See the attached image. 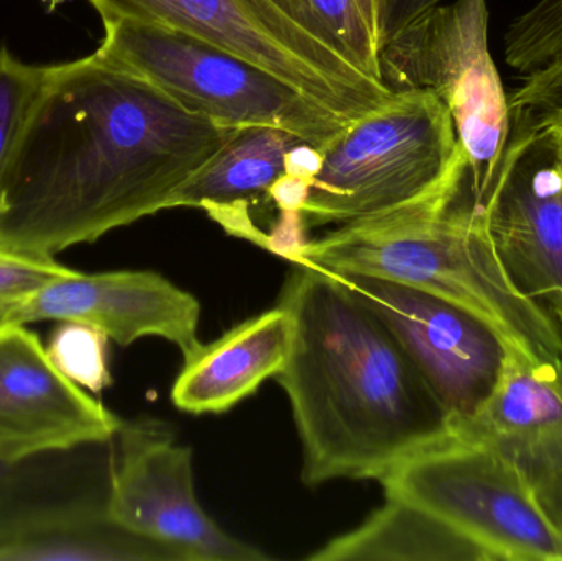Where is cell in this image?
Returning <instances> with one entry per match:
<instances>
[{
  "label": "cell",
  "mask_w": 562,
  "mask_h": 561,
  "mask_svg": "<svg viewBox=\"0 0 562 561\" xmlns=\"http://www.w3.org/2000/svg\"><path fill=\"white\" fill-rule=\"evenodd\" d=\"M236 128L98 52L48 65L0 184V253L53 259L168 210Z\"/></svg>",
  "instance_id": "1"
},
{
  "label": "cell",
  "mask_w": 562,
  "mask_h": 561,
  "mask_svg": "<svg viewBox=\"0 0 562 561\" xmlns=\"http://www.w3.org/2000/svg\"><path fill=\"white\" fill-rule=\"evenodd\" d=\"M291 319L286 392L301 480H382L448 434V414L382 318L333 272L293 262L279 303Z\"/></svg>",
  "instance_id": "2"
},
{
  "label": "cell",
  "mask_w": 562,
  "mask_h": 561,
  "mask_svg": "<svg viewBox=\"0 0 562 561\" xmlns=\"http://www.w3.org/2000/svg\"><path fill=\"white\" fill-rule=\"evenodd\" d=\"M293 262L392 280L454 303L507 349L562 358V325L508 276L469 161L438 193L307 240Z\"/></svg>",
  "instance_id": "3"
},
{
  "label": "cell",
  "mask_w": 562,
  "mask_h": 561,
  "mask_svg": "<svg viewBox=\"0 0 562 561\" xmlns=\"http://www.w3.org/2000/svg\"><path fill=\"white\" fill-rule=\"evenodd\" d=\"M465 161L451 112L435 92H392L324 148L301 211L304 226H344L418 203Z\"/></svg>",
  "instance_id": "4"
},
{
  "label": "cell",
  "mask_w": 562,
  "mask_h": 561,
  "mask_svg": "<svg viewBox=\"0 0 562 561\" xmlns=\"http://www.w3.org/2000/svg\"><path fill=\"white\" fill-rule=\"evenodd\" d=\"M385 496L428 510L487 561H562V530L517 458L469 427L448 434L380 480Z\"/></svg>",
  "instance_id": "5"
},
{
  "label": "cell",
  "mask_w": 562,
  "mask_h": 561,
  "mask_svg": "<svg viewBox=\"0 0 562 561\" xmlns=\"http://www.w3.org/2000/svg\"><path fill=\"white\" fill-rule=\"evenodd\" d=\"M98 53L223 127L270 125L323 152L352 122L267 69L164 26L109 20Z\"/></svg>",
  "instance_id": "6"
},
{
  "label": "cell",
  "mask_w": 562,
  "mask_h": 561,
  "mask_svg": "<svg viewBox=\"0 0 562 561\" xmlns=\"http://www.w3.org/2000/svg\"><path fill=\"white\" fill-rule=\"evenodd\" d=\"M380 79L390 91L428 89L451 112L487 214L512 131L510 99L488 46L487 0L439 3L379 49Z\"/></svg>",
  "instance_id": "7"
},
{
  "label": "cell",
  "mask_w": 562,
  "mask_h": 561,
  "mask_svg": "<svg viewBox=\"0 0 562 561\" xmlns=\"http://www.w3.org/2000/svg\"><path fill=\"white\" fill-rule=\"evenodd\" d=\"M109 20L164 26L247 59L356 121L392 91L304 32L267 0H89Z\"/></svg>",
  "instance_id": "8"
},
{
  "label": "cell",
  "mask_w": 562,
  "mask_h": 561,
  "mask_svg": "<svg viewBox=\"0 0 562 561\" xmlns=\"http://www.w3.org/2000/svg\"><path fill=\"white\" fill-rule=\"evenodd\" d=\"M402 343L435 392L449 424H468L491 395L507 346L465 310L392 280L334 273Z\"/></svg>",
  "instance_id": "9"
},
{
  "label": "cell",
  "mask_w": 562,
  "mask_h": 561,
  "mask_svg": "<svg viewBox=\"0 0 562 561\" xmlns=\"http://www.w3.org/2000/svg\"><path fill=\"white\" fill-rule=\"evenodd\" d=\"M487 220L508 276L562 325V171L553 122L512 111Z\"/></svg>",
  "instance_id": "10"
},
{
  "label": "cell",
  "mask_w": 562,
  "mask_h": 561,
  "mask_svg": "<svg viewBox=\"0 0 562 561\" xmlns=\"http://www.w3.org/2000/svg\"><path fill=\"white\" fill-rule=\"evenodd\" d=\"M105 510L125 529L170 543L194 561H263L207 516L194 493L193 450L148 424L124 422Z\"/></svg>",
  "instance_id": "11"
},
{
  "label": "cell",
  "mask_w": 562,
  "mask_h": 561,
  "mask_svg": "<svg viewBox=\"0 0 562 561\" xmlns=\"http://www.w3.org/2000/svg\"><path fill=\"white\" fill-rule=\"evenodd\" d=\"M122 425L53 368L38 335L25 325L0 328V464L105 444Z\"/></svg>",
  "instance_id": "12"
},
{
  "label": "cell",
  "mask_w": 562,
  "mask_h": 561,
  "mask_svg": "<svg viewBox=\"0 0 562 561\" xmlns=\"http://www.w3.org/2000/svg\"><path fill=\"white\" fill-rule=\"evenodd\" d=\"M200 318V302L190 292L147 270H76L33 293L15 308L16 325L45 319L88 323L119 346L155 336L177 346L183 359L203 345L198 338Z\"/></svg>",
  "instance_id": "13"
},
{
  "label": "cell",
  "mask_w": 562,
  "mask_h": 561,
  "mask_svg": "<svg viewBox=\"0 0 562 561\" xmlns=\"http://www.w3.org/2000/svg\"><path fill=\"white\" fill-rule=\"evenodd\" d=\"M520 461L535 483L562 473V358L507 349L487 401L462 424Z\"/></svg>",
  "instance_id": "14"
},
{
  "label": "cell",
  "mask_w": 562,
  "mask_h": 561,
  "mask_svg": "<svg viewBox=\"0 0 562 561\" xmlns=\"http://www.w3.org/2000/svg\"><path fill=\"white\" fill-rule=\"evenodd\" d=\"M290 343L291 319L280 305L252 316L183 359L171 402L187 414H224L280 374Z\"/></svg>",
  "instance_id": "15"
},
{
  "label": "cell",
  "mask_w": 562,
  "mask_h": 561,
  "mask_svg": "<svg viewBox=\"0 0 562 561\" xmlns=\"http://www.w3.org/2000/svg\"><path fill=\"white\" fill-rule=\"evenodd\" d=\"M301 142L270 125L237 127L223 148L175 191L168 210L201 207L231 236L267 249V233L254 224L250 206L269 200L270 188L284 175L288 152Z\"/></svg>",
  "instance_id": "16"
},
{
  "label": "cell",
  "mask_w": 562,
  "mask_h": 561,
  "mask_svg": "<svg viewBox=\"0 0 562 561\" xmlns=\"http://www.w3.org/2000/svg\"><path fill=\"white\" fill-rule=\"evenodd\" d=\"M0 561H194L125 529L105 506L32 510L0 519Z\"/></svg>",
  "instance_id": "17"
},
{
  "label": "cell",
  "mask_w": 562,
  "mask_h": 561,
  "mask_svg": "<svg viewBox=\"0 0 562 561\" xmlns=\"http://www.w3.org/2000/svg\"><path fill=\"white\" fill-rule=\"evenodd\" d=\"M307 560L487 561L471 540L428 510L389 496L359 529L330 540Z\"/></svg>",
  "instance_id": "18"
},
{
  "label": "cell",
  "mask_w": 562,
  "mask_h": 561,
  "mask_svg": "<svg viewBox=\"0 0 562 561\" xmlns=\"http://www.w3.org/2000/svg\"><path fill=\"white\" fill-rule=\"evenodd\" d=\"M304 32L382 82L375 36L356 0H267Z\"/></svg>",
  "instance_id": "19"
},
{
  "label": "cell",
  "mask_w": 562,
  "mask_h": 561,
  "mask_svg": "<svg viewBox=\"0 0 562 561\" xmlns=\"http://www.w3.org/2000/svg\"><path fill=\"white\" fill-rule=\"evenodd\" d=\"M109 341V336L95 326L63 319L49 333L45 352L63 378L99 394L112 385Z\"/></svg>",
  "instance_id": "20"
},
{
  "label": "cell",
  "mask_w": 562,
  "mask_h": 561,
  "mask_svg": "<svg viewBox=\"0 0 562 561\" xmlns=\"http://www.w3.org/2000/svg\"><path fill=\"white\" fill-rule=\"evenodd\" d=\"M562 56V0H540L512 22L505 35V61L524 76Z\"/></svg>",
  "instance_id": "21"
},
{
  "label": "cell",
  "mask_w": 562,
  "mask_h": 561,
  "mask_svg": "<svg viewBox=\"0 0 562 561\" xmlns=\"http://www.w3.org/2000/svg\"><path fill=\"white\" fill-rule=\"evenodd\" d=\"M48 66L29 65L0 45V184Z\"/></svg>",
  "instance_id": "22"
},
{
  "label": "cell",
  "mask_w": 562,
  "mask_h": 561,
  "mask_svg": "<svg viewBox=\"0 0 562 561\" xmlns=\"http://www.w3.org/2000/svg\"><path fill=\"white\" fill-rule=\"evenodd\" d=\"M75 272V269L55 259H33L0 253V303L23 302L49 283Z\"/></svg>",
  "instance_id": "23"
},
{
  "label": "cell",
  "mask_w": 562,
  "mask_h": 561,
  "mask_svg": "<svg viewBox=\"0 0 562 561\" xmlns=\"http://www.w3.org/2000/svg\"><path fill=\"white\" fill-rule=\"evenodd\" d=\"M514 92L510 108L541 122L562 121V56L533 75Z\"/></svg>",
  "instance_id": "24"
},
{
  "label": "cell",
  "mask_w": 562,
  "mask_h": 561,
  "mask_svg": "<svg viewBox=\"0 0 562 561\" xmlns=\"http://www.w3.org/2000/svg\"><path fill=\"white\" fill-rule=\"evenodd\" d=\"M442 0H379L376 2V49L389 43L396 33Z\"/></svg>",
  "instance_id": "25"
},
{
  "label": "cell",
  "mask_w": 562,
  "mask_h": 561,
  "mask_svg": "<svg viewBox=\"0 0 562 561\" xmlns=\"http://www.w3.org/2000/svg\"><path fill=\"white\" fill-rule=\"evenodd\" d=\"M310 181L284 173L270 188L269 201H272L281 213H301L310 197Z\"/></svg>",
  "instance_id": "26"
},
{
  "label": "cell",
  "mask_w": 562,
  "mask_h": 561,
  "mask_svg": "<svg viewBox=\"0 0 562 561\" xmlns=\"http://www.w3.org/2000/svg\"><path fill=\"white\" fill-rule=\"evenodd\" d=\"M323 167V152L311 147L306 142H301L291 148L284 158V173L301 178L313 184L314 178Z\"/></svg>",
  "instance_id": "27"
},
{
  "label": "cell",
  "mask_w": 562,
  "mask_h": 561,
  "mask_svg": "<svg viewBox=\"0 0 562 561\" xmlns=\"http://www.w3.org/2000/svg\"><path fill=\"white\" fill-rule=\"evenodd\" d=\"M538 490L544 506L562 530V473L538 484Z\"/></svg>",
  "instance_id": "28"
},
{
  "label": "cell",
  "mask_w": 562,
  "mask_h": 561,
  "mask_svg": "<svg viewBox=\"0 0 562 561\" xmlns=\"http://www.w3.org/2000/svg\"><path fill=\"white\" fill-rule=\"evenodd\" d=\"M356 2L360 12H362L363 19H366L367 25L370 26L373 36H375L376 2L379 0H356Z\"/></svg>",
  "instance_id": "29"
},
{
  "label": "cell",
  "mask_w": 562,
  "mask_h": 561,
  "mask_svg": "<svg viewBox=\"0 0 562 561\" xmlns=\"http://www.w3.org/2000/svg\"><path fill=\"white\" fill-rule=\"evenodd\" d=\"M20 302L16 303H0V328H5L9 325H16L15 323V308Z\"/></svg>",
  "instance_id": "30"
},
{
  "label": "cell",
  "mask_w": 562,
  "mask_h": 561,
  "mask_svg": "<svg viewBox=\"0 0 562 561\" xmlns=\"http://www.w3.org/2000/svg\"><path fill=\"white\" fill-rule=\"evenodd\" d=\"M15 468L9 467V464H0V496H3L7 490L12 486Z\"/></svg>",
  "instance_id": "31"
},
{
  "label": "cell",
  "mask_w": 562,
  "mask_h": 561,
  "mask_svg": "<svg viewBox=\"0 0 562 561\" xmlns=\"http://www.w3.org/2000/svg\"><path fill=\"white\" fill-rule=\"evenodd\" d=\"M554 137H557L558 157H560V165L562 171V121L553 122Z\"/></svg>",
  "instance_id": "32"
}]
</instances>
